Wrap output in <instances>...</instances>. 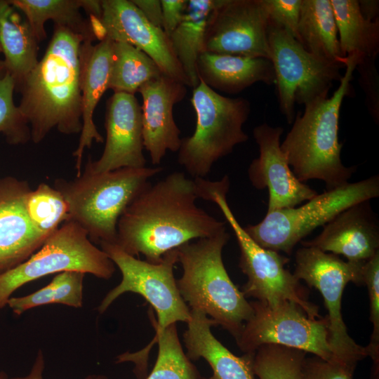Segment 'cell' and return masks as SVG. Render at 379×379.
<instances>
[{
	"label": "cell",
	"mask_w": 379,
	"mask_h": 379,
	"mask_svg": "<svg viewBox=\"0 0 379 379\" xmlns=\"http://www.w3.org/2000/svg\"><path fill=\"white\" fill-rule=\"evenodd\" d=\"M343 55L376 60L379 53V19L366 20L358 0H330Z\"/></svg>",
	"instance_id": "28"
},
{
	"label": "cell",
	"mask_w": 379,
	"mask_h": 379,
	"mask_svg": "<svg viewBox=\"0 0 379 379\" xmlns=\"http://www.w3.org/2000/svg\"><path fill=\"white\" fill-rule=\"evenodd\" d=\"M321 232L302 246L342 255L352 262H365L379 252V220L371 200L346 208L323 226Z\"/></svg>",
	"instance_id": "19"
},
{
	"label": "cell",
	"mask_w": 379,
	"mask_h": 379,
	"mask_svg": "<svg viewBox=\"0 0 379 379\" xmlns=\"http://www.w3.org/2000/svg\"><path fill=\"white\" fill-rule=\"evenodd\" d=\"M6 73V67L4 60H0V79Z\"/></svg>",
	"instance_id": "43"
},
{
	"label": "cell",
	"mask_w": 379,
	"mask_h": 379,
	"mask_svg": "<svg viewBox=\"0 0 379 379\" xmlns=\"http://www.w3.org/2000/svg\"><path fill=\"white\" fill-rule=\"evenodd\" d=\"M2 52V50H1V45H0V53Z\"/></svg>",
	"instance_id": "45"
},
{
	"label": "cell",
	"mask_w": 379,
	"mask_h": 379,
	"mask_svg": "<svg viewBox=\"0 0 379 379\" xmlns=\"http://www.w3.org/2000/svg\"><path fill=\"white\" fill-rule=\"evenodd\" d=\"M229 238L224 230L176 248L178 262L182 268L176 283L190 310L208 315L237 340L253 310L224 265L222 252Z\"/></svg>",
	"instance_id": "4"
},
{
	"label": "cell",
	"mask_w": 379,
	"mask_h": 379,
	"mask_svg": "<svg viewBox=\"0 0 379 379\" xmlns=\"http://www.w3.org/2000/svg\"><path fill=\"white\" fill-rule=\"evenodd\" d=\"M85 41L81 48V92L82 128L75 157L77 175L81 171L84 149L93 142L102 143L103 138L93 121V113L104 93L109 89L112 65L113 41L105 38L95 45Z\"/></svg>",
	"instance_id": "21"
},
{
	"label": "cell",
	"mask_w": 379,
	"mask_h": 379,
	"mask_svg": "<svg viewBox=\"0 0 379 379\" xmlns=\"http://www.w3.org/2000/svg\"><path fill=\"white\" fill-rule=\"evenodd\" d=\"M198 199L195 179L183 173L149 182L121 215L115 244L129 255L158 263L171 250L226 230L225 222L197 205Z\"/></svg>",
	"instance_id": "1"
},
{
	"label": "cell",
	"mask_w": 379,
	"mask_h": 379,
	"mask_svg": "<svg viewBox=\"0 0 379 379\" xmlns=\"http://www.w3.org/2000/svg\"><path fill=\"white\" fill-rule=\"evenodd\" d=\"M114 265L81 227L66 221L27 260L0 274V309L7 305L18 288L44 276L79 271L109 279L114 273Z\"/></svg>",
	"instance_id": "8"
},
{
	"label": "cell",
	"mask_w": 379,
	"mask_h": 379,
	"mask_svg": "<svg viewBox=\"0 0 379 379\" xmlns=\"http://www.w3.org/2000/svg\"><path fill=\"white\" fill-rule=\"evenodd\" d=\"M363 282L366 285L369 296L370 321L373 332L369 344L366 347L368 356L373 361L372 378H378L379 366V252L363 266Z\"/></svg>",
	"instance_id": "35"
},
{
	"label": "cell",
	"mask_w": 379,
	"mask_h": 379,
	"mask_svg": "<svg viewBox=\"0 0 379 379\" xmlns=\"http://www.w3.org/2000/svg\"><path fill=\"white\" fill-rule=\"evenodd\" d=\"M25 206L34 228L46 238L68 220L69 208L64 197L45 182L28 191Z\"/></svg>",
	"instance_id": "32"
},
{
	"label": "cell",
	"mask_w": 379,
	"mask_h": 379,
	"mask_svg": "<svg viewBox=\"0 0 379 379\" xmlns=\"http://www.w3.org/2000/svg\"><path fill=\"white\" fill-rule=\"evenodd\" d=\"M284 129L263 123L253 131L259 147V157L252 161L248 175L251 185L258 190H268L267 212L295 207L318 193L300 181L293 173L281 149Z\"/></svg>",
	"instance_id": "16"
},
{
	"label": "cell",
	"mask_w": 379,
	"mask_h": 379,
	"mask_svg": "<svg viewBox=\"0 0 379 379\" xmlns=\"http://www.w3.org/2000/svg\"><path fill=\"white\" fill-rule=\"evenodd\" d=\"M250 303L253 314L236 340L243 352L254 353L264 345L273 344L310 352L324 361L337 363L328 343L326 316L311 319L300 306L288 300L274 306L258 300Z\"/></svg>",
	"instance_id": "13"
},
{
	"label": "cell",
	"mask_w": 379,
	"mask_h": 379,
	"mask_svg": "<svg viewBox=\"0 0 379 379\" xmlns=\"http://www.w3.org/2000/svg\"><path fill=\"white\" fill-rule=\"evenodd\" d=\"M15 84L6 72L0 79V133L11 145L25 144L31 140L29 123L13 102Z\"/></svg>",
	"instance_id": "34"
},
{
	"label": "cell",
	"mask_w": 379,
	"mask_h": 379,
	"mask_svg": "<svg viewBox=\"0 0 379 379\" xmlns=\"http://www.w3.org/2000/svg\"><path fill=\"white\" fill-rule=\"evenodd\" d=\"M355 70L359 74V82L365 95V105L371 117L379 122V75L375 60L364 58L359 60Z\"/></svg>",
	"instance_id": "37"
},
{
	"label": "cell",
	"mask_w": 379,
	"mask_h": 379,
	"mask_svg": "<svg viewBox=\"0 0 379 379\" xmlns=\"http://www.w3.org/2000/svg\"><path fill=\"white\" fill-rule=\"evenodd\" d=\"M359 56L346 57L345 71L331 98L314 100L295 117L281 149L296 178L305 182L320 180L326 190L348 183L356 166H346L341 160L343 144L338 140L339 118L344 98L349 95L350 82Z\"/></svg>",
	"instance_id": "3"
},
{
	"label": "cell",
	"mask_w": 379,
	"mask_h": 379,
	"mask_svg": "<svg viewBox=\"0 0 379 379\" xmlns=\"http://www.w3.org/2000/svg\"><path fill=\"white\" fill-rule=\"evenodd\" d=\"M298 41L311 54L345 67L330 0H302Z\"/></svg>",
	"instance_id": "26"
},
{
	"label": "cell",
	"mask_w": 379,
	"mask_h": 379,
	"mask_svg": "<svg viewBox=\"0 0 379 379\" xmlns=\"http://www.w3.org/2000/svg\"><path fill=\"white\" fill-rule=\"evenodd\" d=\"M44 355L42 352L39 350L29 374L23 377H15L11 379H44ZM85 379H107V378L104 375H91L87 376Z\"/></svg>",
	"instance_id": "41"
},
{
	"label": "cell",
	"mask_w": 379,
	"mask_h": 379,
	"mask_svg": "<svg viewBox=\"0 0 379 379\" xmlns=\"http://www.w3.org/2000/svg\"><path fill=\"white\" fill-rule=\"evenodd\" d=\"M190 314L183 333L187 357L190 360L204 359L213 371L209 379H255V352L234 355L212 333L211 328L217 326L215 321L197 310H190Z\"/></svg>",
	"instance_id": "22"
},
{
	"label": "cell",
	"mask_w": 379,
	"mask_h": 379,
	"mask_svg": "<svg viewBox=\"0 0 379 379\" xmlns=\"http://www.w3.org/2000/svg\"><path fill=\"white\" fill-rule=\"evenodd\" d=\"M190 102L196 126L192 135L182 138L178 162L194 178H204L216 161L248 140L243 126L251 104L244 98L223 96L201 81Z\"/></svg>",
	"instance_id": "6"
},
{
	"label": "cell",
	"mask_w": 379,
	"mask_h": 379,
	"mask_svg": "<svg viewBox=\"0 0 379 379\" xmlns=\"http://www.w3.org/2000/svg\"><path fill=\"white\" fill-rule=\"evenodd\" d=\"M294 276L321 294L328 320V343L335 361L355 369L358 361L368 356L366 347L348 334L341 312L344 288L349 282L361 285L365 262L344 261L337 255L316 248L302 246L295 253Z\"/></svg>",
	"instance_id": "9"
},
{
	"label": "cell",
	"mask_w": 379,
	"mask_h": 379,
	"mask_svg": "<svg viewBox=\"0 0 379 379\" xmlns=\"http://www.w3.org/2000/svg\"><path fill=\"white\" fill-rule=\"evenodd\" d=\"M306 353L283 345H264L254 353V375L258 379H303Z\"/></svg>",
	"instance_id": "33"
},
{
	"label": "cell",
	"mask_w": 379,
	"mask_h": 379,
	"mask_svg": "<svg viewBox=\"0 0 379 379\" xmlns=\"http://www.w3.org/2000/svg\"><path fill=\"white\" fill-rule=\"evenodd\" d=\"M267 38L279 109L292 124L295 103L305 106L328 98L333 82L342 79L345 66L311 54L288 32L270 22Z\"/></svg>",
	"instance_id": "10"
},
{
	"label": "cell",
	"mask_w": 379,
	"mask_h": 379,
	"mask_svg": "<svg viewBox=\"0 0 379 379\" xmlns=\"http://www.w3.org/2000/svg\"><path fill=\"white\" fill-rule=\"evenodd\" d=\"M161 167L121 168L94 172L86 164L74 180H55L69 208L67 221L77 223L91 241L115 243L118 220Z\"/></svg>",
	"instance_id": "5"
},
{
	"label": "cell",
	"mask_w": 379,
	"mask_h": 379,
	"mask_svg": "<svg viewBox=\"0 0 379 379\" xmlns=\"http://www.w3.org/2000/svg\"><path fill=\"white\" fill-rule=\"evenodd\" d=\"M163 74L156 62L143 51L121 41H113L109 89L134 95L146 82Z\"/></svg>",
	"instance_id": "29"
},
{
	"label": "cell",
	"mask_w": 379,
	"mask_h": 379,
	"mask_svg": "<svg viewBox=\"0 0 379 379\" xmlns=\"http://www.w3.org/2000/svg\"><path fill=\"white\" fill-rule=\"evenodd\" d=\"M226 194L215 192L211 201L219 207L237 238L240 250L239 266L247 277L241 290L244 296L253 297L270 306L288 300L300 306L308 318H321L318 306L308 301L300 280L285 268L289 258L261 247L250 237L231 211Z\"/></svg>",
	"instance_id": "12"
},
{
	"label": "cell",
	"mask_w": 379,
	"mask_h": 379,
	"mask_svg": "<svg viewBox=\"0 0 379 379\" xmlns=\"http://www.w3.org/2000/svg\"><path fill=\"white\" fill-rule=\"evenodd\" d=\"M145 18L153 25L162 29V9L159 0H131Z\"/></svg>",
	"instance_id": "40"
},
{
	"label": "cell",
	"mask_w": 379,
	"mask_h": 379,
	"mask_svg": "<svg viewBox=\"0 0 379 379\" xmlns=\"http://www.w3.org/2000/svg\"><path fill=\"white\" fill-rule=\"evenodd\" d=\"M378 196L379 176L373 175L326 190L298 207L267 213L260 222L244 228L261 247L290 255L295 245L315 229L354 204Z\"/></svg>",
	"instance_id": "7"
},
{
	"label": "cell",
	"mask_w": 379,
	"mask_h": 379,
	"mask_svg": "<svg viewBox=\"0 0 379 379\" xmlns=\"http://www.w3.org/2000/svg\"><path fill=\"white\" fill-rule=\"evenodd\" d=\"M142 96L143 147L153 165L159 164L168 151L178 152L182 138L173 117V107L187 93L186 86L165 74L140 87Z\"/></svg>",
	"instance_id": "18"
},
{
	"label": "cell",
	"mask_w": 379,
	"mask_h": 379,
	"mask_svg": "<svg viewBox=\"0 0 379 379\" xmlns=\"http://www.w3.org/2000/svg\"><path fill=\"white\" fill-rule=\"evenodd\" d=\"M358 4L362 15L366 20L375 21L379 19V1L359 0Z\"/></svg>",
	"instance_id": "42"
},
{
	"label": "cell",
	"mask_w": 379,
	"mask_h": 379,
	"mask_svg": "<svg viewBox=\"0 0 379 379\" xmlns=\"http://www.w3.org/2000/svg\"><path fill=\"white\" fill-rule=\"evenodd\" d=\"M218 2V0H187L181 22L168 37L190 87L193 88L199 84L197 62L202 52L209 18Z\"/></svg>",
	"instance_id": "27"
},
{
	"label": "cell",
	"mask_w": 379,
	"mask_h": 379,
	"mask_svg": "<svg viewBox=\"0 0 379 379\" xmlns=\"http://www.w3.org/2000/svg\"><path fill=\"white\" fill-rule=\"evenodd\" d=\"M85 273L65 271L58 273L44 287L27 295L11 297L7 305L17 315L44 305L62 304L79 308L83 305V283Z\"/></svg>",
	"instance_id": "30"
},
{
	"label": "cell",
	"mask_w": 379,
	"mask_h": 379,
	"mask_svg": "<svg viewBox=\"0 0 379 379\" xmlns=\"http://www.w3.org/2000/svg\"><path fill=\"white\" fill-rule=\"evenodd\" d=\"M38 43L27 20L8 1L0 0V45L15 89L39 62Z\"/></svg>",
	"instance_id": "25"
},
{
	"label": "cell",
	"mask_w": 379,
	"mask_h": 379,
	"mask_svg": "<svg viewBox=\"0 0 379 379\" xmlns=\"http://www.w3.org/2000/svg\"><path fill=\"white\" fill-rule=\"evenodd\" d=\"M84 38L54 25L43 58L16 88L18 107L37 144L54 128L64 134L81 133V48Z\"/></svg>",
	"instance_id": "2"
},
{
	"label": "cell",
	"mask_w": 379,
	"mask_h": 379,
	"mask_svg": "<svg viewBox=\"0 0 379 379\" xmlns=\"http://www.w3.org/2000/svg\"><path fill=\"white\" fill-rule=\"evenodd\" d=\"M15 8L21 11L29 22L38 41L44 40V24L52 20L54 25L65 27L81 36L84 41H93V33L89 18L80 12L82 8L88 15L99 18L102 13L101 1L98 0H11Z\"/></svg>",
	"instance_id": "24"
},
{
	"label": "cell",
	"mask_w": 379,
	"mask_h": 379,
	"mask_svg": "<svg viewBox=\"0 0 379 379\" xmlns=\"http://www.w3.org/2000/svg\"><path fill=\"white\" fill-rule=\"evenodd\" d=\"M302 0H262L269 22L298 39V23Z\"/></svg>",
	"instance_id": "36"
},
{
	"label": "cell",
	"mask_w": 379,
	"mask_h": 379,
	"mask_svg": "<svg viewBox=\"0 0 379 379\" xmlns=\"http://www.w3.org/2000/svg\"><path fill=\"white\" fill-rule=\"evenodd\" d=\"M197 70L199 81L229 94L239 93L258 82H275L272 62L264 58L203 52L198 57Z\"/></svg>",
	"instance_id": "23"
},
{
	"label": "cell",
	"mask_w": 379,
	"mask_h": 379,
	"mask_svg": "<svg viewBox=\"0 0 379 379\" xmlns=\"http://www.w3.org/2000/svg\"><path fill=\"white\" fill-rule=\"evenodd\" d=\"M99 19L89 17L96 39L129 44L149 56L164 74L190 87L169 38L150 23L131 0H102Z\"/></svg>",
	"instance_id": "14"
},
{
	"label": "cell",
	"mask_w": 379,
	"mask_h": 379,
	"mask_svg": "<svg viewBox=\"0 0 379 379\" xmlns=\"http://www.w3.org/2000/svg\"><path fill=\"white\" fill-rule=\"evenodd\" d=\"M354 369L317 357L305 358L302 366L303 379H353Z\"/></svg>",
	"instance_id": "38"
},
{
	"label": "cell",
	"mask_w": 379,
	"mask_h": 379,
	"mask_svg": "<svg viewBox=\"0 0 379 379\" xmlns=\"http://www.w3.org/2000/svg\"><path fill=\"white\" fill-rule=\"evenodd\" d=\"M0 379H8V378L4 371H0Z\"/></svg>",
	"instance_id": "44"
},
{
	"label": "cell",
	"mask_w": 379,
	"mask_h": 379,
	"mask_svg": "<svg viewBox=\"0 0 379 379\" xmlns=\"http://www.w3.org/2000/svg\"><path fill=\"white\" fill-rule=\"evenodd\" d=\"M105 128L106 141L101 157L86 164L93 171L146 166L141 106L134 95L114 93L108 99Z\"/></svg>",
	"instance_id": "17"
},
{
	"label": "cell",
	"mask_w": 379,
	"mask_h": 379,
	"mask_svg": "<svg viewBox=\"0 0 379 379\" xmlns=\"http://www.w3.org/2000/svg\"><path fill=\"white\" fill-rule=\"evenodd\" d=\"M187 0H161L162 29L168 37L181 22Z\"/></svg>",
	"instance_id": "39"
},
{
	"label": "cell",
	"mask_w": 379,
	"mask_h": 379,
	"mask_svg": "<svg viewBox=\"0 0 379 379\" xmlns=\"http://www.w3.org/2000/svg\"><path fill=\"white\" fill-rule=\"evenodd\" d=\"M100 245L122 276L121 282L101 301L98 307L100 314L121 295L132 292L143 297L155 310L157 321L151 320L156 333L177 321H190V309L179 293L173 273L178 262L177 249L167 252L159 262L151 263L128 254L115 243L102 242Z\"/></svg>",
	"instance_id": "11"
},
{
	"label": "cell",
	"mask_w": 379,
	"mask_h": 379,
	"mask_svg": "<svg viewBox=\"0 0 379 379\" xmlns=\"http://www.w3.org/2000/svg\"><path fill=\"white\" fill-rule=\"evenodd\" d=\"M154 341L159 346L158 356L146 379H201L197 368L184 353L175 324L156 333L150 347Z\"/></svg>",
	"instance_id": "31"
},
{
	"label": "cell",
	"mask_w": 379,
	"mask_h": 379,
	"mask_svg": "<svg viewBox=\"0 0 379 379\" xmlns=\"http://www.w3.org/2000/svg\"><path fill=\"white\" fill-rule=\"evenodd\" d=\"M269 19L262 0H218L202 52L270 60Z\"/></svg>",
	"instance_id": "15"
},
{
	"label": "cell",
	"mask_w": 379,
	"mask_h": 379,
	"mask_svg": "<svg viewBox=\"0 0 379 379\" xmlns=\"http://www.w3.org/2000/svg\"><path fill=\"white\" fill-rule=\"evenodd\" d=\"M29 190L24 180L0 179V274L25 262L47 239L27 214L25 199Z\"/></svg>",
	"instance_id": "20"
}]
</instances>
